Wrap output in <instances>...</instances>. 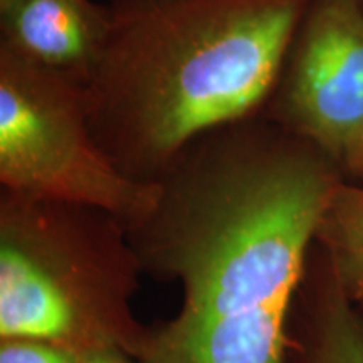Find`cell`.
Instances as JSON below:
<instances>
[{
  "mask_svg": "<svg viewBox=\"0 0 363 363\" xmlns=\"http://www.w3.org/2000/svg\"><path fill=\"white\" fill-rule=\"evenodd\" d=\"M0 184L7 192L147 219L158 182L123 174L89 128L84 84L0 49Z\"/></svg>",
  "mask_w": 363,
  "mask_h": 363,
  "instance_id": "4",
  "label": "cell"
},
{
  "mask_svg": "<svg viewBox=\"0 0 363 363\" xmlns=\"http://www.w3.org/2000/svg\"><path fill=\"white\" fill-rule=\"evenodd\" d=\"M110 27L93 0H2L0 49L88 84Z\"/></svg>",
  "mask_w": 363,
  "mask_h": 363,
  "instance_id": "6",
  "label": "cell"
},
{
  "mask_svg": "<svg viewBox=\"0 0 363 363\" xmlns=\"http://www.w3.org/2000/svg\"><path fill=\"white\" fill-rule=\"evenodd\" d=\"M79 363H138L128 353L120 350H101L81 357Z\"/></svg>",
  "mask_w": 363,
  "mask_h": 363,
  "instance_id": "10",
  "label": "cell"
},
{
  "mask_svg": "<svg viewBox=\"0 0 363 363\" xmlns=\"http://www.w3.org/2000/svg\"><path fill=\"white\" fill-rule=\"evenodd\" d=\"M315 242L345 296L363 315V184L343 180L338 185Z\"/></svg>",
  "mask_w": 363,
  "mask_h": 363,
  "instance_id": "8",
  "label": "cell"
},
{
  "mask_svg": "<svg viewBox=\"0 0 363 363\" xmlns=\"http://www.w3.org/2000/svg\"><path fill=\"white\" fill-rule=\"evenodd\" d=\"M143 274L128 229L98 208L0 192V340L79 357L138 358L150 326L133 311Z\"/></svg>",
  "mask_w": 363,
  "mask_h": 363,
  "instance_id": "3",
  "label": "cell"
},
{
  "mask_svg": "<svg viewBox=\"0 0 363 363\" xmlns=\"http://www.w3.org/2000/svg\"><path fill=\"white\" fill-rule=\"evenodd\" d=\"M345 179L262 115L201 136L128 229L143 272L182 305L148 330L138 363H288L310 249Z\"/></svg>",
  "mask_w": 363,
  "mask_h": 363,
  "instance_id": "1",
  "label": "cell"
},
{
  "mask_svg": "<svg viewBox=\"0 0 363 363\" xmlns=\"http://www.w3.org/2000/svg\"><path fill=\"white\" fill-rule=\"evenodd\" d=\"M78 353L29 338L0 340V363H79Z\"/></svg>",
  "mask_w": 363,
  "mask_h": 363,
  "instance_id": "9",
  "label": "cell"
},
{
  "mask_svg": "<svg viewBox=\"0 0 363 363\" xmlns=\"http://www.w3.org/2000/svg\"><path fill=\"white\" fill-rule=\"evenodd\" d=\"M262 116L363 182V0H311Z\"/></svg>",
  "mask_w": 363,
  "mask_h": 363,
  "instance_id": "5",
  "label": "cell"
},
{
  "mask_svg": "<svg viewBox=\"0 0 363 363\" xmlns=\"http://www.w3.org/2000/svg\"><path fill=\"white\" fill-rule=\"evenodd\" d=\"M0 2H2V0H0Z\"/></svg>",
  "mask_w": 363,
  "mask_h": 363,
  "instance_id": "11",
  "label": "cell"
},
{
  "mask_svg": "<svg viewBox=\"0 0 363 363\" xmlns=\"http://www.w3.org/2000/svg\"><path fill=\"white\" fill-rule=\"evenodd\" d=\"M311 0H108L84 86L89 128L123 174L158 182L203 135L259 116Z\"/></svg>",
  "mask_w": 363,
  "mask_h": 363,
  "instance_id": "2",
  "label": "cell"
},
{
  "mask_svg": "<svg viewBox=\"0 0 363 363\" xmlns=\"http://www.w3.org/2000/svg\"><path fill=\"white\" fill-rule=\"evenodd\" d=\"M288 363H363V315L345 296L323 254L299 288Z\"/></svg>",
  "mask_w": 363,
  "mask_h": 363,
  "instance_id": "7",
  "label": "cell"
}]
</instances>
